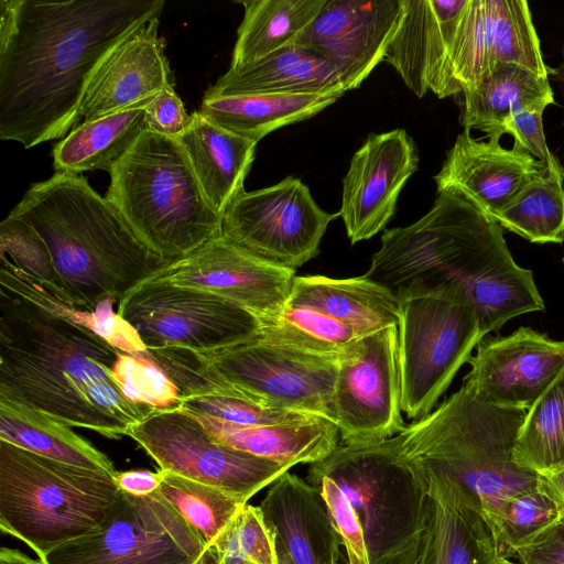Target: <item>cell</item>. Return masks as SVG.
Here are the masks:
<instances>
[{"label": "cell", "mask_w": 564, "mask_h": 564, "mask_svg": "<svg viewBox=\"0 0 564 564\" xmlns=\"http://www.w3.org/2000/svg\"><path fill=\"white\" fill-rule=\"evenodd\" d=\"M0 564H44L40 558L34 560L18 549L2 546L0 550Z\"/></svg>", "instance_id": "obj_49"}, {"label": "cell", "mask_w": 564, "mask_h": 564, "mask_svg": "<svg viewBox=\"0 0 564 564\" xmlns=\"http://www.w3.org/2000/svg\"><path fill=\"white\" fill-rule=\"evenodd\" d=\"M437 194L419 220L384 229L365 275L397 299L460 288L476 310L484 337L516 316L543 311L532 271L514 261L501 226L460 192Z\"/></svg>", "instance_id": "obj_3"}, {"label": "cell", "mask_w": 564, "mask_h": 564, "mask_svg": "<svg viewBox=\"0 0 564 564\" xmlns=\"http://www.w3.org/2000/svg\"><path fill=\"white\" fill-rule=\"evenodd\" d=\"M337 564H348L347 557L345 558L343 555L339 558V562Z\"/></svg>", "instance_id": "obj_54"}, {"label": "cell", "mask_w": 564, "mask_h": 564, "mask_svg": "<svg viewBox=\"0 0 564 564\" xmlns=\"http://www.w3.org/2000/svg\"><path fill=\"white\" fill-rule=\"evenodd\" d=\"M117 313L148 350H220L257 338L261 327L254 315L228 300L160 282L132 288L119 300Z\"/></svg>", "instance_id": "obj_12"}, {"label": "cell", "mask_w": 564, "mask_h": 564, "mask_svg": "<svg viewBox=\"0 0 564 564\" xmlns=\"http://www.w3.org/2000/svg\"><path fill=\"white\" fill-rule=\"evenodd\" d=\"M285 306L317 311L360 336L398 326L400 315L397 296L366 275L345 279L296 276Z\"/></svg>", "instance_id": "obj_29"}, {"label": "cell", "mask_w": 564, "mask_h": 564, "mask_svg": "<svg viewBox=\"0 0 564 564\" xmlns=\"http://www.w3.org/2000/svg\"><path fill=\"white\" fill-rule=\"evenodd\" d=\"M109 174L106 198L163 260L185 258L223 236V217L206 198L175 138L144 129Z\"/></svg>", "instance_id": "obj_6"}, {"label": "cell", "mask_w": 564, "mask_h": 564, "mask_svg": "<svg viewBox=\"0 0 564 564\" xmlns=\"http://www.w3.org/2000/svg\"><path fill=\"white\" fill-rule=\"evenodd\" d=\"M116 482L120 490L137 497H144L158 491L160 486L159 470L117 471Z\"/></svg>", "instance_id": "obj_47"}, {"label": "cell", "mask_w": 564, "mask_h": 564, "mask_svg": "<svg viewBox=\"0 0 564 564\" xmlns=\"http://www.w3.org/2000/svg\"><path fill=\"white\" fill-rule=\"evenodd\" d=\"M112 375L130 401L158 411L178 408L182 397L172 379L151 359L121 352Z\"/></svg>", "instance_id": "obj_41"}, {"label": "cell", "mask_w": 564, "mask_h": 564, "mask_svg": "<svg viewBox=\"0 0 564 564\" xmlns=\"http://www.w3.org/2000/svg\"><path fill=\"white\" fill-rule=\"evenodd\" d=\"M558 520L556 505L539 485L516 494L503 503L490 529L496 556L516 555L521 546Z\"/></svg>", "instance_id": "obj_39"}, {"label": "cell", "mask_w": 564, "mask_h": 564, "mask_svg": "<svg viewBox=\"0 0 564 564\" xmlns=\"http://www.w3.org/2000/svg\"><path fill=\"white\" fill-rule=\"evenodd\" d=\"M145 106H133L77 124L53 149L55 172H109L147 129Z\"/></svg>", "instance_id": "obj_32"}, {"label": "cell", "mask_w": 564, "mask_h": 564, "mask_svg": "<svg viewBox=\"0 0 564 564\" xmlns=\"http://www.w3.org/2000/svg\"><path fill=\"white\" fill-rule=\"evenodd\" d=\"M345 91L332 63L308 48L292 44L252 63L229 67L205 95L319 94L341 97Z\"/></svg>", "instance_id": "obj_26"}, {"label": "cell", "mask_w": 564, "mask_h": 564, "mask_svg": "<svg viewBox=\"0 0 564 564\" xmlns=\"http://www.w3.org/2000/svg\"><path fill=\"white\" fill-rule=\"evenodd\" d=\"M217 564H246V563L231 562V561H220Z\"/></svg>", "instance_id": "obj_53"}, {"label": "cell", "mask_w": 564, "mask_h": 564, "mask_svg": "<svg viewBox=\"0 0 564 564\" xmlns=\"http://www.w3.org/2000/svg\"><path fill=\"white\" fill-rule=\"evenodd\" d=\"M404 14L403 0H326L294 44L327 59L347 90L386 58Z\"/></svg>", "instance_id": "obj_18"}, {"label": "cell", "mask_w": 564, "mask_h": 564, "mask_svg": "<svg viewBox=\"0 0 564 564\" xmlns=\"http://www.w3.org/2000/svg\"><path fill=\"white\" fill-rule=\"evenodd\" d=\"M417 166V148L404 129L368 135L343 178L338 216L352 245L386 229L399 194Z\"/></svg>", "instance_id": "obj_19"}, {"label": "cell", "mask_w": 564, "mask_h": 564, "mask_svg": "<svg viewBox=\"0 0 564 564\" xmlns=\"http://www.w3.org/2000/svg\"><path fill=\"white\" fill-rule=\"evenodd\" d=\"M338 213L323 210L299 178L241 192L223 215V236L275 265L296 270L319 252L322 238Z\"/></svg>", "instance_id": "obj_14"}, {"label": "cell", "mask_w": 564, "mask_h": 564, "mask_svg": "<svg viewBox=\"0 0 564 564\" xmlns=\"http://www.w3.org/2000/svg\"><path fill=\"white\" fill-rule=\"evenodd\" d=\"M295 278V270L258 258L220 236L165 264L144 281L217 295L247 310L263 324L282 313Z\"/></svg>", "instance_id": "obj_16"}, {"label": "cell", "mask_w": 564, "mask_h": 564, "mask_svg": "<svg viewBox=\"0 0 564 564\" xmlns=\"http://www.w3.org/2000/svg\"><path fill=\"white\" fill-rule=\"evenodd\" d=\"M119 349L88 327L0 285V398L108 438L158 410L126 398Z\"/></svg>", "instance_id": "obj_2"}, {"label": "cell", "mask_w": 564, "mask_h": 564, "mask_svg": "<svg viewBox=\"0 0 564 564\" xmlns=\"http://www.w3.org/2000/svg\"><path fill=\"white\" fill-rule=\"evenodd\" d=\"M0 440L70 465L116 475L111 460L68 425L0 398Z\"/></svg>", "instance_id": "obj_33"}, {"label": "cell", "mask_w": 564, "mask_h": 564, "mask_svg": "<svg viewBox=\"0 0 564 564\" xmlns=\"http://www.w3.org/2000/svg\"><path fill=\"white\" fill-rule=\"evenodd\" d=\"M563 262H564V257H563Z\"/></svg>", "instance_id": "obj_55"}, {"label": "cell", "mask_w": 564, "mask_h": 564, "mask_svg": "<svg viewBox=\"0 0 564 564\" xmlns=\"http://www.w3.org/2000/svg\"><path fill=\"white\" fill-rule=\"evenodd\" d=\"M549 74L552 75L553 79L556 82L564 100V43L561 47V59L556 67L549 68ZM564 126V119H563Z\"/></svg>", "instance_id": "obj_50"}, {"label": "cell", "mask_w": 564, "mask_h": 564, "mask_svg": "<svg viewBox=\"0 0 564 564\" xmlns=\"http://www.w3.org/2000/svg\"><path fill=\"white\" fill-rule=\"evenodd\" d=\"M332 478L364 531L369 564H414L425 524L426 495L389 438L338 446L310 468Z\"/></svg>", "instance_id": "obj_8"}, {"label": "cell", "mask_w": 564, "mask_h": 564, "mask_svg": "<svg viewBox=\"0 0 564 564\" xmlns=\"http://www.w3.org/2000/svg\"><path fill=\"white\" fill-rule=\"evenodd\" d=\"M404 14L386 61L419 98L449 97L447 62L467 0H403Z\"/></svg>", "instance_id": "obj_24"}, {"label": "cell", "mask_w": 564, "mask_h": 564, "mask_svg": "<svg viewBox=\"0 0 564 564\" xmlns=\"http://www.w3.org/2000/svg\"><path fill=\"white\" fill-rule=\"evenodd\" d=\"M491 564H517L512 561H510L509 558H506V557H495L494 561L491 562Z\"/></svg>", "instance_id": "obj_52"}, {"label": "cell", "mask_w": 564, "mask_h": 564, "mask_svg": "<svg viewBox=\"0 0 564 564\" xmlns=\"http://www.w3.org/2000/svg\"><path fill=\"white\" fill-rule=\"evenodd\" d=\"M180 408L188 412L241 425L293 423L317 416L290 410L265 408L236 388L229 393L182 398Z\"/></svg>", "instance_id": "obj_42"}, {"label": "cell", "mask_w": 564, "mask_h": 564, "mask_svg": "<svg viewBox=\"0 0 564 564\" xmlns=\"http://www.w3.org/2000/svg\"><path fill=\"white\" fill-rule=\"evenodd\" d=\"M164 0H0V139L30 149L78 124L87 84Z\"/></svg>", "instance_id": "obj_1"}, {"label": "cell", "mask_w": 564, "mask_h": 564, "mask_svg": "<svg viewBox=\"0 0 564 564\" xmlns=\"http://www.w3.org/2000/svg\"><path fill=\"white\" fill-rule=\"evenodd\" d=\"M333 421L346 445L379 443L404 430L397 326L360 337L338 357Z\"/></svg>", "instance_id": "obj_15"}, {"label": "cell", "mask_w": 564, "mask_h": 564, "mask_svg": "<svg viewBox=\"0 0 564 564\" xmlns=\"http://www.w3.org/2000/svg\"><path fill=\"white\" fill-rule=\"evenodd\" d=\"M513 460L534 473L564 466V369L527 411Z\"/></svg>", "instance_id": "obj_36"}, {"label": "cell", "mask_w": 564, "mask_h": 564, "mask_svg": "<svg viewBox=\"0 0 564 564\" xmlns=\"http://www.w3.org/2000/svg\"><path fill=\"white\" fill-rule=\"evenodd\" d=\"M175 139L184 149L206 198L223 217L245 191L257 142L215 124L199 110L191 113L188 126Z\"/></svg>", "instance_id": "obj_27"}, {"label": "cell", "mask_w": 564, "mask_h": 564, "mask_svg": "<svg viewBox=\"0 0 564 564\" xmlns=\"http://www.w3.org/2000/svg\"><path fill=\"white\" fill-rule=\"evenodd\" d=\"M542 110H524L509 118L502 128V134L513 137V142L547 167L560 166L556 158L546 144Z\"/></svg>", "instance_id": "obj_45"}, {"label": "cell", "mask_w": 564, "mask_h": 564, "mask_svg": "<svg viewBox=\"0 0 564 564\" xmlns=\"http://www.w3.org/2000/svg\"><path fill=\"white\" fill-rule=\"evenodd\" d=\"M413 470L426 495L424 531L414 564H491L494 540L478 499L445 476Z\"/></svg>", "instance_id": "obj_23"}, {"label": "cell", "mask_w": 564, "mask_h": 564, "mask_svg": "<svg viewBox=\"0 0 564 564\" xmlns=\"http://www.w3.org/2000/svg\"><path fill=\"white\" fill-rule=\"evenodd\" d=\"M527 411L489 404L463 384L389 441L413 469L445 476L468 489L490 530L510 497L538 486V474L513 460Z\"/></svg>", "instance_id": "obj_5"}, {"label": "cell", "mask_w": 564, "mask_h": 564, "mask_svg": "<svg viewBox=\"0 0 564 564\" xmlns=\"http://www.w3.org/2000/svg\"><path fill=\"white\" fill-rule=\"evenodd\" d=\"M12 214L36 235L14 273L61 303L94 311L119 300L170 263L151 252L119 210L82 174L55 172L33 183Z\"/></svg>", "instance_id": "obj_4"}, {"label": "cell", "mask_w": 564, "mask_h": 564, "mask_svg": "<svg viewBox=\"0 0 564 564\" xmlns=\"http://www.w3.org/2000/svg\"><path fill=\"white\" fill-rule=\"evenodd\" d=\"M564 172L560 166L528 184L495 220L535 243L564 241Z\"/></svg>", "instance_id": "obj_35"}, {"label": "cell", "mask_w": 564, "mask_h": 564, "mask_svg": "<svg viewBox=\"0 0 564 564\" xmlns=\"http://www.w3.org/2000/svg\"><path fill=\"white\" fill-rule=\"evenodd\" d=\"M128 436L161 470L217 487L246 502L291 468L218 443L180 406L150 414Z\"/></svg>", "instance_id": "obj_13"}, {"label": "cell", "mask_w": 564, "mask_h": 564, "mask_svg": "<svg viewBox=\"0 0 564 564\" xmlns=\"http://www.w3.org/2000/svg\"><path fill=\"white\" fill-rule=\"evenodd\" d=\"M198 533L156 491L118 490L102 521L83 536L51 550L44 564H204Z\"/></svg>", "instance_id": "obj_11"}, {"label": "cell", "mask_w": 564, "mask_h": 564, "mask_svg": "<svg viewBox=\"0 0 564 564\" xmlns=\"http://www.w3.org/2000/svg\"><path fill=\"white\" fill-rule=\"evenodd\" d=\"M398 301L401 408L416 421L434 410L485 337L476 310L460 288L415 292Z\"/></svg>", "instance_id": "obj_9"}, {"label": "cell", "mask_w": 564, "mask_h": 564, "mask_svg": "<svg viewBox=\"0 0 564 564\" xmlns=\"http://www.w3.org/2000/svg\"><path fill=\"white\" fill-rule=\"evenodd\" d=\"M115 475L58 462L0 440V529L40 557L98 525Z\"/></svg>", "instance_id": "obj_7"}, {"label": "cell", "mask_w": 564, "mask_h": 564, "mask_svg": "<svg viewBox=\"0 0 564 564\" xmlns=\"http://www.w3.org/2000/svg\"><path fill=\"white\" fill-rule=\"evenodd\" d=\"M259 508L294 564L339 562L343 543L316 487L286 471L270 485Z\"/></svg>", "instance_id": "obj_25"}, {"label": "cell", "mask_w": 564, "mask_h": 564, "mask_svg": "<svg viewBox=\"0 0 564 564\" xmlns=\"http://www.w3.org/2000/svg\"><path fill=\"white\" fill-rule=\"evenodd\" d=\"M339 98L319 94L204 95L199 111L215 124L258 143L279 128L314 117Z\"/></svg>", "instance_id": "obj_31"}, {"label": "cell", "mask_w": 564, "mask_h": 564, "mask_svg": "<svg viewBox=\"0 0 564 564\" xmlns=\"http://www.w3.org/2000/svg\"><path fill=\"white\" fill-rule=\"evenodd\" d=\"M536 474L540 489L554 501L561 519H564V466Z\"/></svg>", "instance_id": "obj_48"}, {"label": "cell", "mask_w": 564, "mask_h": 564, "mask_svg": "<svg viewBox=\"0 0 564 564\" xmlns=\"http://www.w3.org/2000/svg\"><path fill=\"white\" fill-rule=\"evenodd\" d=\"M230 67H239L292 45L326 0H245Z\"/></svg>", "instance_id": "obj_34"}, {"label": "cell", "mask_w": 564, "mask_h": 564, "mask_svg": "<svg viewBox=\"0 0 564 564\" xmlns=\"http://www.w3.org/2000/svg\"><path fill=\"white\" fill-rule=\"evenodd\" d=\"M203 376L218 378L271 409L333 421L337 359L254 338L220 350L156 349Z\"/></svg>", "instance_id": "obj_10"}, {"label": "cell", "mask_w": 564, "mask_h": 564, "mask_svg": "<svg viewBox=\"0 0 564 564\" xmlns=\"http://www.w3.org/2000/svg\"><path fill=\"white\" fill-rule=\"evenodd\" d=\"M521 564H564V519L517 551Z\"/></svg>", "instance_id": "obj_46"}, {"label": "cell", "mask_w": 564, "mask_h": 564, "mask_svg": "<svg viewBox=\"0 0 564 564\" xmlns=\"http://www.w3.org/2000/svg\"><path fill=\"white\" fill-rule=\"evenodd\" d=\"M186 412L218 443L290 467L317 463L340 443L337 425L322 416L293 423L241 425Z\"/></svg>", "instance_id": "obj_28"}, {"label": "cell", "mask_w": 564, "mask_h": 564, "mask_svg": "<svg viewBox=\"0 0 564 564\" xmlns=\"http://www.w3.org/2000/svg\"><path fill=\"white\" fill-rule=\"evenodd\" d=\"M464 384L485 402L529 410L564 369V341L530 327L482 339Z\"/></svg>", "instance_id": "obj_20"}, {"label": "cell", "mask_w": 564, "mask_h": 564, "mask_svg": "<svg viewBox=\"0 0 564 564\" xmlns=\"http://www.w3.org/2000/svg\"><path fill=\"white\" fill-rule=\"evenodd\" d=\"M274 535V534H273ZM278 564H294L282 542L274 535Z\"/></svg>", "instance_id": "obj_51"}, {"label": "cell", "mask_w": 564, "mask_h": 564, "mask_svg": "<svg viewBox=\"0 0 564 564\" xmlns=\"http://www.w3.org/2000/svg\"><path fill=\"white\" fill-rule=\"evenodd\" d=\"M498 63H516L549 76L529 3L467 0L447 62L449 96L475 86Z\"/></svg>", "instance_id": "obj_17"}, {"label": "cell", "mask_w": 564, "mask_h": 564, "mask_svg": "<svg viewBox=\"0 0 564 564\" xmlns=\"http://www.w3.org/2000/svg\"><path fill=\"white\" fill-rule=\"evenodd\" d=\"M460 123L487 137L501 138L505 122L524 110H542L554 105L549 76L516 63H498L475 86L465 90Z\"/></svg>", "instance_id": "obj_30"}, {"label": "cell", "mask_w": 564, "mask_h": 564, "mask_svg": "<svg viewBox=\"0 0 564 564\" xmlns=\"http://www.w3.org/2000/svg\"><path fill=\"white\" fill-rule=\"evenodd\" d=\"M144 119L148 130L176 138L188 126L191 115H187L174 86H169L158 93L144 107Z\"/></svg>", "instance_id": "obj_44"}, {"label": "cell", "mask_w": 564, "mask_h": 564, "mask_svg": "<svg viewBox=\"0 0 564 564\" xmlns=\"http://www.w3.org/2000/svg\"><path fill=\"white\" fill-rule=\"evenodd\" d=\"M220 561L278 564L274 535L259 506L247 503L207 550L204 564Z\"/></svg>", "instance_id": "obj_40"}, {"label": "cell", "mask_w": 564, "mask_h": 564, "mask_svg": "<svg viewBox=\"0 0 564 564\" xmlns=\"http://www.w3.org/2000/svg\"><path fill=\"white\" fill-rule=\"evenodd\" d=\"M306 481L321 491L345 547L348 564H369L362 528L341 489L332 478L311 469L307 470Z\"/></svg>", "instance_id": "obj_43"}, {"label": "cell", "mask_w": 564, "mask_h": 564, "mask_svg": "<svg viewBox=\"0 0 564 564\" xmlns=\"http://www.w3.org/2000/svg\"><path fill=\"white\" fill-rule=\"evenodd\" d=\"M159 24L160 17L143 24L101 61L82 97L78 124L148 105L162 89L173 86Z\"/></svg>", "instance_id": "obj_22"}, {"label": "cell", "mask_w": 564, "mask_h": 564, "mask_svg": "<svg viewBox=\"0 0 564 564\" xmlns=\"http://www.w3.org/2000/svg\"><path fill=\"white\" fill-rule=\"evenodd\" d=\"M487 138L458 134L434 181L437 193L454 188L495 220L547 166L514 142L506 149L499 137Z\"/></svg>", "instance_id": "obj_21"}, {"label": "cell", "mask_w": 564, "mask_h": 564, "mask_svg": "<svg viewBox=\"0 0 564 564\" xmlns=\"http://www.w3.org/2000/svg\"><path fill=\"white\" fill-rule=\"evenodd\" d=\"M260 326L261 340L335 359L362 337L323 313L299 306H285L278 317Z\"/></svg>", "instance_id": "obj_38"}, {"label": "cell", "mask_w": 564, "mask_h": 564, "mask_svg": "<svg viewBox=\"0 0 564 564\" xmlns=\"http://www.w3.org/2000/svg\"><path fill=\"white\" fill-rule=\"evenodd\" d=\"M158 492L198 533L208 550L230 524L246 501L204 482L159 470Z\"/></svg>", "instance_id": "obj_37"}]
</instances>
